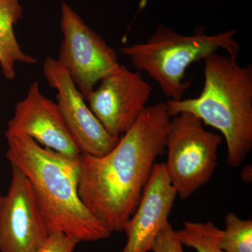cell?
Wrapping results in <instances>:
<instances>
[{
	"label": "cell",
	"instance_id": "6da1fadb",
	"mask_svg": "<svg viewBox=\"0 0 252 252\" xmlns=\"http://www.w3.org/2000/svg\"><path fill=\"white\" fill-rule=\"evenodd\" d=\"M171 119L166 103L147 106L108 153H81L79 197L112 233L124 232L138 206L156 160L165 153Z\"/></svg>",
	"mask_w": 252,
	"mask_h": 252
},
{
	"label": "cell",
	"instance_id": "7a4b0ae2",
	"mask_svg": "<svg viewBox=\"0 0 252 252\" xmlns=\"http://www.w3.org/2000/svg\"><path fill=\"white\" fill-rule=\"evenodd\" d=\"M6 158L27 177L49 232L81 242L107 240L111 230L91 213L79 197L80 160L41 147L23 135L6 136Z\"/></svg>",
	"mask_w": 252,
	"mask_h": 252
},
{
	"label": "cell",
	"instance_id": "3957f363",
	"mask_svg": "<svg viewBox=\"0 0 252 252\" xmlns=\"http://www.w3.org/2000/svg\"><path fill=\"white\" fill-rule=\"evenodd\" d=\"M204 86L194 98L167 101L173 117L188 112L220 130L226 142V162L236 168L252 149V66L214 53L204 60Z\"/></svg>",
	"mask_w": 252,
	"mask_h": 252
},
{
	"label": "cell",
	"instance_id": "277c9868",
	"mask_svg": "<svg viewBox=\"0 0 252 252\" xmlns=\"http://www.w3.org/2000/svg\"><path fill=\"white\" fill-rule=\"evenodd\" d=\"M238 31L230 30L208 34L205 28H197L191 35H185L159 24L145 42L121 48L139 72L153 79L162 94L170 100H180L190 86L185 81L187 69L194 63L204 61L220 50L238 60L240 46L235 40Z\"/></svg>",
	"mask_w": 252,
	"mask_h": 252
},
{
	"label": "cell",
	"instance_id": "5b68a950",
	"mask_svg": "<svg viewBox=\"0 0 252 252\" xmlns=\"http://www.w3.org/2000/svg\"><path fill=\"white\" fill-rule=\"evenodd\" d=\"M221 136L207 130L188 112L172 117L167 132V177L179 198L185 200L211 180L218 165Z\"/></svg>",
	"mask_w": 252,
	"mask_h": 252
},
{
	"label": "cell",
	"instance_id": "8992f818",
	"mask_svg": "<svg viewBox=\"0 0 252 252\" xmlns=\"http://www.w3.org/2000/svg\"><path fill=\"white\" fill-rule=\"evenodd\" d=\"M63 38L59 61L86 101L104 78L120 67L115 50L65 2L61 3Z\"/></svg>",
	"mask_w": 252,
	"mask_h": 252
},
{
	"label": "cell",
	"instance_id": "52a82bcc",
	"mask_svg": "<svg viewBox=\"0 0 252 252\" xmlns=\"http://www.w3.org/2000/svg\"><path fill=\"white\" fill-rule=\"evenodd\" d=\"M86 102L106 130L120 138L147 107L152 87L139 71L120 67L104 78Z\"/></svg>",
	"mask_w": 252,
	"mask_h": 252
},
{
	"label": "cell",
	"instance_id": "ba28073f",
	"mask_svg": "<svg viewBox=\"0 0 252 252\" xmlns=\"http://www.w3.org/2000/svg\"><path fill=\"white\" fill-rule=\"evenodd\" d=\"M43 72L49 85L56 91V104L81 153L102 157L110 152L119 138L104 129L59 61L48 57Z\"/></svg>",
	"mask_w": 252,
	"mask_h": 252
},
{
	"label": "cell",
	"instance_id": "9c48e42d",
	"mask_svg": "<svg viewBox=\"0 0 252 252\" xmlns=\"http://www.w3.org/2000/svg\"><path fill=\"white\" fill-rule=\"evenodd\" d=\"M11 166V183L0 209V252H36L49 232L27 177Z\"/></svg>",
	"mask_w": 252,
	"mask_h": 252
},
{
	"label": "cell",
	"instance_id": "30bf717a",
	"mask_svg": "<svg viewBox=\"0 0 252 252\" xmlns=\"http://www.w3.org/2000/svg\"><path fill=\"white\" fill-rule=\"evenodd\" d=\"M23 135L41 147L78 158L81 152L68 130L56 102L45 97L37 81L32 83L26 97L16 104L7 123L6 136Z\"/></svg>",
	"mask_w": 252,
	"mask_h": 252
},
{
	"label": "cell",
	"instance_id": "8fae6325",
	"mask_svg": "<svg viewBox=\"0 0 252 252\" xmlns=\"http://www.w3.org/2000/svg\"><path fill=\"white\" fill-rule=\"evenodd\" d=\"M177 193L164 162L156 163L135 212L124 232L127 242L122 252H148L158 235L168 223Z\"/></svg>",
	"mask_w": 252,
	"mask_h": 252
},
{
	"label": "cell",
	"instance_id": "7c38bea8",
	"mask_svg": "<svg viewBox=\"0 0 252 252\" xmlns=\"http://www.w3.org/2000/svg\"><path fill=\"white\" fill-rule=\"evenodd\" d=\"M21 0H0V67L4 77L16 78V63L34 64L37 60L25 54L15 35L14 27L23 16Z\"/></svg>",
	"mask_w": 252,
	"mask_h": 252
},
{
	"label": "cell",
	"instance_id": "4fadbf2b",
	"mask_svg": "<svg viewBox=\"0 0 252 252\" xmlns=\"http://www.w3.org/2000/svg\"><path fill=\"white\" fill-rule=\"evenodd\" d=\"M175 234L182 245L197 252H225L220 246L222 230L213 222L185 221Z\"/></svg>",
	"mask_w": 252,
	"mask_h": 252
},
{
	"label": "cell",
	"instance_id": "5bb4252c",
	"mask_svg": "<svg viewBox=\"0 0 252 252\" xmlns=\"http://www.w3.org/2000/svg\"><path fill=\"white\" fill-rule=\"evenodd\" d=\"M220 246L225 252H252V220L227 214Z\"/></svg>",
	"mask_w": 252,
	"mask_h": 252
},
{
	"label": "cell",
	"instance_id": "9a60e30c",
	"mask_svg": "<svg viewBox=\"0 0 252 252\" xmlns=\"http://www.w3.org/2000/svg\"><path fill=\"white\" fill-rule=\"evenodd\" d=\"M78 239L61 231L49 232L42 245L36 252H74Z\"/></svg>",
	"mask_w": 252,
	"mask_h": 252
},
{
	"label": "cell",
	"instance_id": "2e32d148",
	"mask_svg": "<svg viewBox=\"0 0 252 252\" xmlns=\"http://www.w3.org/2000/svg\"><path fill=\"white\" fill-rule=\"evenodd\" d=\"M151 251L153 252H186L183 245L176 236L175 230L167 223L158 235Z\"/></svg>",
	"mask_w": 252,
	"mask_h": 252
},
{
	"label": "cell",
	"instance_id": "e0dca14e",
	"mask_svg": "<svg viewBox=\"0 0 252 252\" xmlns=\"http://www.w3.org/2000/svg\"><path fill=\"white\" fill-rule=\"evenodd\" d=\"M241 178L244 182H248V183L252 182V168L251 165H248L243 167L241 171Z\"/></svg>",
	"mask_w": 252,
	"mask_h": 252
},
{
	"label": "cell",
	"instance_id": "ac0fdd59",
	"mask_svg": "<svg viewBox=\"0 0 252 252\" xmlns=\"http://www.w3.org/2000/svg\"><path fill=\"white\" fill-rule=\"evenodd\" d=\"M3 198H4V196L0 195V209H1V205H2Z\"/></svg>",
	"mask_w": 252,
	"mask_h": 252
}]
</instances>
